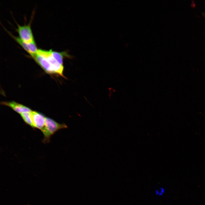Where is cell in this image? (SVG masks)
I'll return each mask as SVG.
<instances>
[{"label": "cell", "instance_id": "5b68a950", "mask_svg": "<svg viewBox=\"0 0 205 205\" xmlns=\"http://www.w3.org/2000/svg\"><path fill=\"white\" fill-rule=\"evenodd\" d=\"M31 114L34 128L41 130L44 126L46 117L42 114L36 111H32Z\"/></svg>", "mask_w": 205, "mask_h": 205}, {"label": "cell", "instance_id": "52a82bcc", "mask_svg": "<svg viewBox=\"0 0 205 205\" xmlns=\"http://www.w3.org/2000/svg\"><path fill=\"white\" fill-rule=\"evenodd\" d=\"M3 105L8 106L20 114L25 112H30L31 110L29 108L14 101L3 102Z\"/></svg>", "mask_w": 205, "mask_h": 205}, {"label": "cell", "instance_id": "7a4b0ae2", "mask_svg": "<svg viewBox=\"0 0 205 205\" xmlns=\"http://www.w3.org/2000/svg\"><path fill=\"white\" fill-rule=\"evenodd\" d=\"M51 50L48 51L38 49L36 53L46 58L55 73L65 78L63 74L64 69L63 65L60 64L53 58L51 54Z\"/></svg>", "mask_w": 205, "mask_h": 205}, {"label": "cell", "instance_id": "8992f818", "mask_svg": "<svg viewBox=\"0 0 205 205\" xmlns=\"http://www.w3.org/2000/svg\"><path fill=\"white\" fill-rule=\"evenodd\" d=\"M11 36L22 48L30 55L36 53L38 49L34 42L30 43H25L19 38L11 34Z\"/></svg>", "mask_w": 205, "mask_h": 205}, {"label": "cell", "instance_id": "277c9868", "mask_svg": "<svg viewBox=\"0 0 205 205\" xmlns=\"http://www.w3.org/2000/svg\"><path fill=\"white\" fill-rule=\"evenodd\" d=\"M30 55L46 72L50 74L55 73L49 62L44 57L37 53Z\"/></svg>", "mask_w": 205, "mask_h": 205}, {"label": "cell", "instance_id": "3957f363", "mask_svg": "<svg viewBox=\"0 0 205 205\" xmlns=\"http://www.w3.org/2000/svg\"><path fill=\"white\" fill-rule=\"evenodd\" d=\"M17 30L19 38L24 42L30 43L35 42L30 24L23 26L18 25Z\"/></svg>", "mask_w": 205, "mask_h": 205}, {"label": "cell", "instance_id": "6da1fadb", "mask_svg": "<svg viewBox=\"0 0 205 205\" xmlns=\"http://www.w3.org/2000/svg\"><path fill=\"white\" fill-rule=\"evenodd\" d=\"M67 128V126L65 123L60 124L53 119L46 117L44 126L41 130L44 136L43 143L50 142L51 136L55 133L61 129Z\"/></svg>", "mask_w": 205, "mask_h": 205}, {"label": "cell", "instance_id": "9c48e42d", "mask_svg": "<svg viewBox=\"0 0 205 205\" xmlns=\"http://www.w3.org/2000/svg\"><path fill=\"white\" fill-rule=\"evenodd\" d=\"M23 120L28 125L34 128L31 116V112L21 113L20 114Z\"/></svg>", "mask_w": 205, "mask_h": 205}, {"label": "cell", "instance_id": "ba28073f", "mask_svg": "<svg viewBox=\"0 0 205 205\" xmlns=\"http://www.w3.org/2000/svg\"><path fill=\"white\" fill-rule=\"evenodd\" d=\"M51 54L53 58L61 65H63V60L64 57L71 58V56L66 52H58L51 50Z\"/></svg>", "mask_w": 205, "mask_h": 205}]
</instances>
